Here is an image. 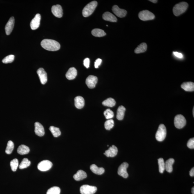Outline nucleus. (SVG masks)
I'll list each match as a JSON object with an SVG mask.
<instances>
[{"mask_svg": "<svg viewBox=\"0 0 194 194\" xmlns=\"http://www.w3.org/2000/svg\"><path fill=\"white\" fill-rule=\"evenodd\" d=\"M87 174L85 172L82 170L78 171L77 173L73 175V178L76 181H80L84 179L87 177Z\"/></svg>", "mask_w": 194, "mask_h": 194, "instance_id": "21", "label": "nucleus"}, {"mask_svg": "<svg viewBox=\"0 0 194 194\" xmlns=\"http://www.w3.org/2000/svg\"><path fill=\"white\" fill-rule=\"evenodd\" d=\"M53 164L51 162L48 160H44L38 163V168L40 171L45 172L51 168Z\"/></svg>", "mask_w": 194, "mask_h": 194, "instance_id": "8", "label": "nucleus"}, {"mask_svg": "<svg viewBox=\"0 0 194 194\" xmlns=\"http://www.w3.org/2000/svg\"><path fill=\"white\" fill-rule=\"evenodd\" d=\"M105 128L107 130H110L113 128L114 126V121L113 119L107 120L105 123Z\"/></svg>", "mask_w": 194, "mask_h": 194, "instance_id": "35", "label": "nucleus"}, {"mask_svg": "<svg viewBox=\"0 0 194 194\" xmlns=\"http://www.w3.org/2000/svg\"><path fill=\"white\" fill-rule=\"evenodd\" d=\"M41 45L43 48L50 51L59 50L61 45L59 43L54 40L45 39L41 41Z\"/></svg>", "mask_w": 194, "mask_h": 194, "instance_id": "1", "label": "nucleus"}, {"mask_svg": "<svg viewBox=\"0 0 194 194\" xmlns=\"http://www.w3.org/2000/svg\"><path fill=\"white\" fill-rule=\"evenodd\" d=\"M103 18L105 20L111 22H116L117 21L116 17L109 12H106L103 14Z\"/></svg>", "mask_w": 194, "mask_h": 194, "instance_id": "20", "label": "nucleus"}, {"mask_svg": "<svg viewBox=\"0 0 194 194\" xmlns=\"http://www.w3.org/2000/svg\"><path fill=\"white\" fill-rule=\"evenodd\" d=\"M10 166L12 171H16L18 166V161L17 159L15 158L10 162Z\"/></svg>", "mask_w": 194, "mask_h": 194, "instance_id": "36", "label": "nucleus"}, {"mask_svg": "<svg viewBox=\"0 0 194 194\" xmlns=\"http://www.w3.org/2000/svg\"><path fill=\"white\" fill-rule=\"evenodd\" d=\"M75 107L77 108L81 109L82 108L84 105V100L82 97L78 96L75 98Z\"/></svg>", "mask_w": 194, "mask_h": 194, "instance_id": "19", "label": "nucleus"}, {"mask_svg": "<svg viewBox=\"0 0 194 194\" xmlns=\"http://www.w3.org/2000/svg\"><path fill=\"white\" fill-rule=\"evenodd\" d=\"M188 7V4L186 2H181L176 4L173 8L174 14L176 16H179L186 12Z\"/></svg>", "mask_w": 194, "mask_h": 194, "instance_id": "2", "label": "nucleus"}, {"mask_svg": "<svg viewBox=\"0 0 194 194\" xmlns=\"http://www.w3.org/2000/svg\"><path fill=\"white\" fill-rule=\"evenodd\" d=\"M77 75V70L74 67L70 68L66 74V76L69 80L74 79Z\"/></svg>", "mask_w": 194, "mask_h": 194, "instance_id": "18", "label": "nucleus"}, {"mask_svg": "<svg viewBox=\"0 0 194 194\" xmlns=\"http://www.w3.org/2000/svg\"><path fill=\"white\" fill-rule=\"evenodd\" d=\"M49 130L51 132L54 137H57L61 135V132L59 128L54 127V126H50L49 128Z\"/></svg>", "mask_w": 194, "mask_h": 194, "instance_id": "30", "label": "nucleus"}, {"mask_svg": "<svg viewBox=\"0 0 194 194\" xmlns=\"http://www.w3.org/2000/svg\"><path fill=\"white\" fill-rule=\"evenodd\" d=\"M31 162L27 158H24L22 161L19 165L20 169H22L29 167L30 165Z\"/></svg>", "mask_w": 194, "mask_h": 194, "instance_id": "33", "label": "nucleus"}, {"mask_svg": "<svg viewBox=\"0 0 194 194\" xmlns=\"http://www.w3.org/2000/svg\"><path fill=\"white\" fill-rule=\"evenodd\" d=\"M126 108L124 106H120L117 111V118L119 120H122L124 118Z\"/></svg>", "mask_w": 194, "mask_h": 194, "instance_id": "26", "label": "nucleus"}, {"mask_svg": "<svg viewBox=\"0 0 194 194\" xmlns=\"http://www.w3.org/2000/svg\"><path fill=\"white\" fill-rule=\"evenodd\" d=\"M41 84H45L47 81V73L42 68H40L37 71Z\"/></svg>", "mask_w": 194, "mask_h": 194, "instance_id": "12", "label": "nucleus"}, {"mask_svg": "<svg viewBox=\"0 0 194 194\" xmlns=\"http://www.w3.org/2000/svg\"><path fill=\"white\" fill-rule=\"evenodd\" d=\"M35 132L38 136H43L45 134V130L42 125L40 123L36 122L35 124Z\"/></svg>", "mask_w": 194, "mask_h": 194, "instance_id": "16", "label": "nucleus"}, {"mask_svg": "<svg viewBox=\"0 0 194 194\" xmlns=\"http://www.w3.org/2000/svg\"><path fill=\"white\" fill-rule=\"evenodd\" d=\"M159 171L160 173H163L165 170V163L162 158H160L158 160Z\"/></svg>", "mask_w": 194, "mask_h": 194, "instance_id": "32", "label": "nucleus"}, {"mask_svg": "<svg viewBox=\"0 0 194 194\" xmlns=\"http://www.w3.org/2000/svg\"><path fill=\"white\" fill-rule=\"evenodd\" d=\"M138 17L141 20L146 21L154 19L155 16L153 13L148 10H143L140 12Z\"/></svg>", "mask_w": 194, "mask_h": 194, "instance_id": "5", "label": "nucleus"}, {"mask_svg": "<svg viewBox=\"0 0 194 194\" xmlns=\"http://www.w3.org/2000/svg\"><path fill=\"white\" fill-rule=\"evenodd\" d=\"M112 10L117 16L120 18L124 17L127 13V11L124 9H120L118 6L117 5L113 6L112 8Z\"/></svg>", "mask_w": 194, "mask_h": 194, "instance_id": "15", "label": "nucleus"}, {"mask_svg": "<svg viewBox=\"0 0 194 194\" xmlns=\"http://www.w3.org/2000/svg\"><path fill=\"white\" fill-rule=\"evenodd\" d=\"M15 22V18L13 17H12L9 19L5 28L6 35H9L11 33L14 27Z\"/></svg>", "mask_w": 194, "mask_h": 194, "instance_id": "13", "label": "nucleus"}, {"mask_svg": "<svg viewBox=\"0 0 194 194\" xmlns=\"http://www.w3.org/2000/svg\"><path fill=\"white\" fill-rule=\"evenodd\" d=\"M98 3L96 1H91L84 7L82 10V15L84 17L90 16L96 9Z\"/></svg>", "mask_w": 194, "mask_h": 194, "instance_id": "3", "label": "nucleus"}, {"mask_svg": "<svg viewBox=\"0 0 194 194\" xmlns=\"http://www.w3.org/2000/svg\"><path fill=\"white\" fill-rule=\"evenodd\" d=\"M52 13L55 16L58 18H61L63 16V10L61 5L57 4L52 6Z\"/></svg>", "mask_w": 194, "mask_h": 194, "instance_id": "14", "label": "nucleus"}, {"mask_svg": "<svg viewBox=\"0 0 194 194\" xmlns=\"http://www.w3.org/2000/svg\"><path fill=\"white\" fill-rule=\"evenodd\" d=\"M61 189L58 187H53L51 188L47 191V194H60Z\"/></svg>", "mask_w": 194, "mask_h": 194, "instance_id": "34", "label": "nucleus"}, {"mask_svg": "<svg viewBox=\"0 0 194 194\" xmlns=\"http://www.w3.org/2000/svg\"><path fill=\"white\" fill-rule=\"evenodd\" d=\"M15 59V56L13 55H10L6 57L3 59L2 61L3 64H7L11 63Z\"/></svg>", "mask_w": 194, "mask_h": 194, "instance_id": "37", "label": "nucleus"}, {"mask_svg": "<svg viewBox=\"0 0 194 194\" xmlns=\"http://www.w3.org/2000/svg\"><path fill=\"white\" fill-rule=\"evenodd\" d=\"M41 20V15L39 14H37L35 17L31 22L30 26L32 30H35L39 27L40 22Z\"/></svg>", "mask_w": 194, "mask_h": 194, "instance_id": "11", "label": "nucleus"}, {"mask_svg": "<svg viewBox=\"0 0 194 194\" xmlns=\"http://www.w3.org/2000/svg\"><path fill=\"white\" fill-rule=\"evenodd\" d=\"M101 62H102V60L100 59V58L97 59L95 62V68H98L99 66L101 64Z\"/></svg>", "mask_w": 194, "mask_h": 194, "instance_id": "41", "label": "nucleus"}, {"mask_svg": "<svg viewBox=\"0 0 194 194\" xmlns=\"http://www.w3.org/2000/svg\"><path fill=\"white\" fill-rule=\"evenodd\" d=\"M173 54L175 55V56L179 58H182L183 57V55L181 53H178L177 52H174Z\"/></svg>", "mask_w": 194, "mask_h": 194, "instance_id": "42", "label": "nucleus"}, {"mask_svg": "<svg viewBox=\"0 0 194 194\" xmlns=\"http://www.w3.org/2000/svg\"><path fill=\"white\" fill-rule=\"evenodd\" d=\"M181 87L186 91H193L194 90V83L191 82H184L181 84Z\"/></svg>", "mask_w": 194, "mask_h": 194, "instance_id": "22", "label": "nucleus"}, {"mask_svg": "<svg viewBox=\"0 0 194 194\" xmlns=\"http://www.w3.org/2000/svg\"><path fill=\"white\" fill-rule=\"evenodd\" d=\"M90 170L93 173L98 175H101L104 173L105 169L102 167H98L95 164L91 165Z\"/></svg>", "mask_w": 194, "mask_h": 194, "instance_id": "23", "label": "nucleus"}, {"mask_svg": "<svg viewBox=\"0 0 194 194\" xmlns=\"http://www.w3.org/2000/svg\"><path fill=\"white\" fill-rule=\"evenodd\" d=\"M30 149L28 146L22 144L18 147L17 150L18 153L21 155L27 154L30 152Z\"/></svg>", "mask_w": 194, "mask_h": 194, "instance_id": "24", "label": "nucleus"}, {"mask_svg": "<svg viewBox=\"0 0 194 194\" xmlns=\"http://www.w3.org/2000/svg\"><path fill=\"white\" fill-rule=\"evenodd\" d=\"M167 135V129L164 124L160 125L156 134V139L158 141H162Z\"/></svg>", "mask_w": 194, "mask_h": 194, "instance_id": "4", "label": "nucleus"}, {"mask_svg": "<svg viewBox=\"0 0 194 194\" xmlns=\"http://www.w3.org/2000/svg\"><path fill=\"white\" fill-rule=\"evenodd\" d=\"M104 115L107 119H110L113 118L114 116L113 112L110 109H107L104 112Z\"/></svg>", "mask_w": 194, "mask_h": 194, "instance_id": "38", "label": "nucleus"}, {"mask_svg": "<svg viewBox=\"0 0 194 194\" xmlns=\"http://www.w3.org/2000/svg\"><path fill=\"white\" fill-rule=\"evenodd\" d=\"M118 152L117 148L114 145H112L105 151L104 154L107 157H114L116 156Z\"/></svg>", "mask_w": 194, "mask_h": 194, "instance_id": "17", "label": "nucleus"}, {"mask_svg": "<svg viewBox=\"0 0 194 194\" xmlns=\"http://www.w3.org/2000/svg\"><path fill=\"white\" fill-rule=\"evenodd\" d=\"M91 33L93 36L97 37H101L105 36L106 35V33L104 30L98 29H93L92 30Z\"/></svg>", "mask_w": 194, "mask_h": 194, "instance_id": "28", "label": "nucleus"}, {"mask_svg": "<svg viewBox=\"0 0 194 194\" xmlns=\"http://www.w3.org/2000/svg\"><path fill=\"white\" fill-rule=\"evenodd\" d=\"M102 104L103 105L106 107H114L116 104V101L112 98H109L103 101Z\"/></svg>", "mask_w": 194, "mask_h": 194, "instance_id": "29", "label": "nucleus"}, {"mask_svg": "<svg viewBox=\"0 0 194 194\" xmlns=\"http://www.w3.org/2000/svg\"><path fill=\"white\" fill-rule=\"evenodd\" d=\"M192 193L193 194H194V188L193 187L192 189Z\"/></svg>", "mask_w": 194, "mask_h": 194, "instance_id": "45", "label": "nucleus"}, {"mask_svg": "<svg viewBox=\"0 0 194 194\" xmlns=\"http://www.w3.org/2000/svg\"><path fill=\"white\" fill-rule=\"evenodd\" d=\"M194 108H193V116H194Z\"/></svg>", "mask_w": 194, "mask_h": 194, "instance_id": "46", "label": "nucleus"}, {"mask_svg": "<svg viewBox=\"0 0 194 194\" xmlns=\"http://www.w3.org/2000/svg\"><path fill=\"white\" fill-rule=\"evenodd\" d=\"M90 60L89 58H86L84 61V65L86 68H89L90 66Z\"/></svg>", "mask_w": 194, "mask_h": 194, "instance_id": "40", "label": "nucleus"}, {"mask_svg": "<svg viewBox=\"0 0 194 194\" xmlns=\"http://www.w3.org/2000/svg\"><path fill=\"white\" fill-rule=\"evenodd\" d=\"M14 148V144L13 142L11 141H9L7 143L6 153L7 154H10L13 151Z\"/></svg>", "mask_w": 194, "mask_h": 194, "instance_id": "31", "label": "nucleus"}, {"mask_svg": "<svg viewBox=\"0 0 194 194\" xmlns=\"http://www.w3.org/2000/svg\"><path fill=\"white\" fill-rule=\"evenodd\" d=\"M186 124V120L183 115L179 114L175 117L174 125L177 128L181 129L184 127Z\"/></svg>", "mask_w": 194, "mask_h": 194, "instance_id": "6", "label": "nucleus"}, {"mask_svg": "<svg viewBox=\"0 0 194 194\" xmlns=\"http://www.w3.org/2000/svg\"><path fill=\"white\" fill-rule=\"evenodd\" d=\"M187 146L189 149H193L194 148V138H192L189 140L188 142Z\"/></svg>", "mask_w": 194, "mask_h": 194, "instance_id": "39", "label": "nucleus"}, {"mask_svg": "<svg viewBox=\"0 0 194 194\" xmlns=\"http://www.w3.org/2000/svg\"><path fill=\"white\" fill-rule=\"evenodd\" d=\"M98 80V79L97 77L94 75H89L86 78V84L89 88L93 89L96 86Z\"/></svg>", "mask_w": 194, "mask_h": 194, "instance_id": "10", "label": "nucleus"}, {"mask_svg": "<svg viewBox=\"0 0 194 194\" xmlns=\"http://www.w3.org/2000/svg\"><path fill=\"white\" fill-rule=\"evenodd\" d=\"M189 175L191 177L194 176V168L193 167L189 172Z\"/></svg>", "mask_w": 194, "mask_h": 194, "instance_id": "43", "label": "nucleus"}, {"mask_svg": "<svg viewBox=\"0 0 194 194\" xmlns=\"http://www.w3.org/2000/svg\"><path fill=\"white\" fill-rule=\"evenodd\" d=\"M149 1L152 3H154L158 2V1H157V0H150V1Z\"/></svg>", "mask_w": 194, "mask_h": 194, "instance_id": "44", "label": "nucleus"}, {"mask_svg": "<svg viewBox=\"0 0 194 194\" xmlns=\"http://www.w3.org/2000/svg\"><path fill=\"white\" fill-rule=\"evenodd\" d=\"M97 190L96 187L88 185H84L82 186L80 189L81 194H94Z\"/></svg>", "mask_w": 194, "mask_h": 194, "instance_id": "7", "label": "nucleus"}, {"mask_svg": "<svg viewBox=\"0 0 194 194\" xmlns=\"http://www.w3.org/2000/svg\"><path fill=\"white\" fill-rule=\"evenodd\" d=\"M128 166V163L126 162L123 163L118 168V174L124 178H127L128 177V174L127 172V169Z\"/></svg>", "mask_w": 194, "mask_h": 194, "instance_id": "9", "label": "nucleus"}, {"mask_svg": "<svg viewBox=\"0 0 194 194\" xmlns=\"http://www.w3.org/2000/svg\"><path fill=\"white\" fill-rule=\"evenodd\" d=\"M147 49V44L145 43H142L135 49V53L136 54L144 53L146 51Z\"/></svg>", "mask_w": 194, "mask_h": 194, "instance_id": "27", "label": "nucleus"}, {"mask_svg": "<svg viewBox=\"0 0 194 194\" xmlns=\"http://www.w3.org/2000/svg\"><path fill=\"white\" fill-rule=\"evenodd\" d=\"M174 160L173 158H170L167 160L165 163V169L167 172H171L173 170L172 165L174 163Z\"/></svg>", "mask_w": 194, "mask_h": 194, "instance_id": "25", "label": "nucleus"}]
</instances>
